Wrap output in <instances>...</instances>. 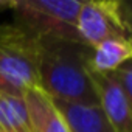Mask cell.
Masks as SVG:
<instances>
[{
    "instance_id": "cell-1",
    "label": "cell",
    "mask_w": 132,
    "mask_h": 132,
    "mask_svg": "<svg viewBox=\"0 0 132 132\" xmlns=\"http://www.w3.org/2000/svg\"><path fill=\"white\" fill-rule=\"evenodd\" d=\"M40 44L39 87L51 100L100 106L87 65L90 47L70 40H40Z\"/></svg>"
},
{
    "instance_id": "cell-2",
    "label": "cell",
    "mask_w": 132,
    "mask_h": 132,
    "mask_svg": "<svg viewBox=\"0 0 132 132\" xmlns=\"http://www.w3.org/2000/svg\"><path fill=\"white\" fill-rule=\"evenodd\" d=\"M42 44L22 27L0 25V93L23 96L39 87Z\"/></svg>"
},
{
    "instance_id": "cell-3",
    "label": "cell",
    "mask_w": 132,
    "mask_h": 132,
    "mask_svg": "<svg viewBox=\"0 0 132 132\" xmlns=\"http://www.w3.org/2000/svg\"><path fill=\"white\" fill-rule=\"evenodd\" d=\"M79 0H14V23L39 40H70L82 44L76 20Z\"/></svg>"
},
{
    "instance_id": "cell-4",
    "label": "cell",
    "mask_w": 132,
    "mask_h": 132,
    "mask_svg": "<svg viewBox=\"0 0 132 132\" xmlns=\"http://www.w3.org/2000/svg\"><path fill=\"white\" fill-rule=\"evenodd\" d=\"M76 30L82 44L93 48L112 37L132 36V14L126 2L89 0L81 3Z\"/></svg>"
},
{
    "instance_id": "cell-5",
    "label": "cell",
    "mask_w": 132,
    "mask_h": 132,
    "mask_svg": "<svg viewBox=\"0 0 132 132\" xmlns=\"http://www.w3.org/2000/svg\"><path fill=\"white\" fill-rule=\"evenodd\" d=\"M100 107L115 132H132V103L115 73H90Z\"/></svg>"
},
{
    "instance_id": "cell-6",
    "label": "cell",
    "mask_w": 132,
    "mask_h": 132,
    "mask_svg": "<svg viewBox=\"0 0 132 132\" xmlns=\"http://www.w3.org/2000/svg\"><path fill=\"white\" fill-rule=\"evenodd\" d=\"M33 132H70L64 117L53 100L40 89L34 87L23 95Z\"/></svg>"
},
{
    "instance_id": "cell-7",
    "label": "cell",
    "mask_w": 132,
    "mask_h": 132,
    "mask_svg": "<svg viewBox=\"0 0 132 132\" xmlns=\"http://www.w3.org/2000/svg\"><path fill=\"white\" fill-rule=\"evenodd\" d=\"M129 61H132V36H123L90 48L87 65L90 73H113Z\"/></svg>"
},
{
    "instance_id": "cell-8",
    "label": "cell",
    "mask_w": 132,
    "mask_h": 132,
    "mask_svg": "<svg viewBox=\"0 0 132 132\" xmlns=\"http://www.w3.org/2000/svg\"><path fill=\"white\" fill-rule=\"evenodd\" d=\"M53 103L64 117L70 132H115L100 106L65 103L57 100H53Z\"/></svg>"
},
{
    "instance_id": "cell-9",
    "label": "cell",
    "mask_w": 132,
    "mask_h": 132,
    "mask_svg": "<svg viewBox=\"0 0 132 132\" xmlns=\"http://www.w3.org/2000/svg\"><path fill=\"white\" fill-rule=\"evenodd\" d=\"M0 132H33L23 96L0 93Z\"/></svg>"
},
{
    "instance_id": "cell-10",
    "label": "cell",
    "mask_w": 132,
    "mask_h": 132,
    "mask_svg": "<svg viewBox=\"0 0 132 132\" xmlns=\"http://www.w3.org/2000/svg\"><path fill=\"white\" fill-rule=\"evenodd\" d=\"M113 73L120 79V82H121L126 95L129 96V100L132 103V61H129L124 65H121V67L117 72H113Z\"/></svg>"
},
{
    "instance_id": "cell-11",
    "label": "cell",
    "mask_w": 132,
    "mask_h": 132,
    "mask_svg": "<svg viewBox=\"0 0 132 132\" xmlns=\"http://www.w3.org/2000/svg\"><path fill=\"white\" fill-rule=\"evenodd\" d=\"M13 3H14V0H0V13L6 11V10H11Z\"/></svg>"
},
{
    "instance_id": "cell-12",
    "label": "cell",
    "mask_w": 132,
    "mask_h": 132,
    "mask_svg": "<svg viewBox=\"0 0 132 132\" xmlns=\"http://www.w3.org/2000/svg\"><path fill=\"white\" fill-rule=\"evenodd\" d=\"M127 6H129V11H130V14H132V3H127Z\"/></svg>"
}]
</instances>
